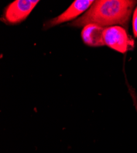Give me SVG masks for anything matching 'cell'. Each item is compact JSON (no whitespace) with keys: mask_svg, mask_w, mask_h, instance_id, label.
<instances>
[{"mask_svg":"<svg viewBox=\"0 0 137 153\" xmlns=\"http://www.w3.org/2000/svg\"><path fill=\"white\" fill-rule=\"evenodd\" d=\"M136 1L129 0H98L94 1L85 14L70 24L76 27L96 24L105 28L114 25L128 28L132 12Z\"/></svg>","mask_w":137,"mask_h":153,"instance_id":"1","label":"cell"},{"mask_svg":"<svg viewBox=\"0 0 137 153\" xmlns=\"http://www.w3.org/2000/svg\"><path fill=\"white\" fill-rule=\"evenodd\" d=\"M105 44L121 53H125L134 45L133 40L129 37L126 30L120 26L105 28L103 32Z\"/></svg>","mask_w":137,"mask_h":153,"instance_id":"2","label":"cell"},{"mask_svg":"<svg viewBox=\"0 0 137 153\" xmlns=\"http://www.w3.org/2000/svg\"><path fill=\"white\" fill-rule=\"evenodd\" d=\"M39 2L38 0H17L10 3L4 11V22L10 25L21 23L28 17Z\"/></svg>","mask_w":137,"mask_h":153,"instance_id":"3","label":"cell"},{"mask_svg":"<svg viewBox=\"0 0 137 153\" xmlns=\"http://www.w3.org/2000/svg\"><path fill=\"white\" fill-rule=\"evenodd\" d=\"M94 2V1H92V0H77V1H74L63 13L47 22L44 25V28L48 29L55 27L57 25H60L75 19L80 14H82L87 9H89Z\"/></svg>","mask_w":137,"mask_h":153,"instance_id":"4","label":"cell"},{"mask_svg":"<svg viewBox=\"0 0 137 153\" xmlns=\"http://www.w3.org/2000/svg\"><path fill=\"white\" fill-rule=\"evenodd\" d=\"M105 28L96 24H89L84 27L81 37L83 42L91 47L105 45L103 41V32Z\"/></svg>","mask_w":137,"mask_h":153,"instance_id":"5","label":"cell"},{"mask_svg":"<svg viewBox=\"0 0 137 153\" xmlns=\"http://www.w3.org/2000/svg\"><path fill=\"white\" fill-rule=\"evenodd\" d=\"M132 26H133V34L135 37H137V14H136L135 12H134L133 15Z\"/></svg>","mask_w":137,"mask_h":153,"instance_id":"6","label":"cell"},{"mask_svg":"<svg viewBox=\"0 0 137 153\" xmlns=\"http://www.w3.org/2000/svg\"><path fill=\"white\" fill-rule=\"evenodd\" d=\"M134 12H135L136 14H137V7L135 8V11H134Z\"/></svg>","mask_w":137,"mask_h":153,"instance_id":"7","label":"cell"}]
</instances>
